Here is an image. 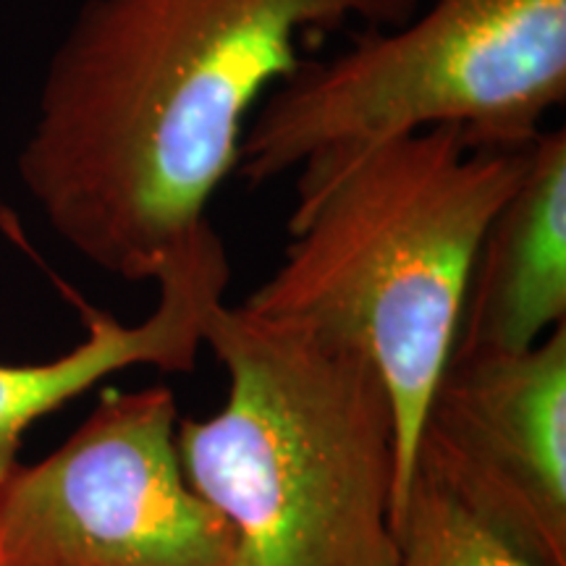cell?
Returning a JSON list of instances; mask_svg holds the SVG:
<instances>
[{
  "mask_svg": "<svg viewBox=\"0 0 566 566\" xmlns=\"http://www.w3.org/2000/svg\"><path fill=\"white\" fill-rule=\"evenodd\" d=\"M422 0H84L42 74L17 158L55 237L103 273L155 281L208 223L260 103L307 48L399 27Z\"/></svg>",
  "mask_w": 566,
  "mask_h": 566,
  "instance_id": "obj_1",
  "label": "cell"
},
{
  "mask_svg": "<svg viewBox=\"0 0 566 566\" xmlns=\"http://www.w3.org/2000/svg\"><path fill=\"white\" fill-rule=\"evenodd\" d=\"M530 147H478L457 126H436L304 163L292 242L242 302L370 354L399 420L401 506L478 247L525 176Z\"/></svg>",
  "mask_w": 566,
  "mask_h": 566,
  "instance_id": "obj_2",
  "label": "cell"
},
{
  "mask_svg": "<svg viewBox=\"0 0 566 566\" xmlns=\"http://www.w3.org/2000/svg\"><path fill=\"white\" fill-rule=\"evenodd\" d=\"M202 338L229 399L179 420L176 451L237 566H396L399 420L370 354L226 302Z\"/></svg>",
  "mask_w": 566,
  "mask_h": 566,
  "instance_id": "obj_3",
  "label": "cell"
},
{
  "mask_svg": "<svg viewBox=\"0 0 566 566\" xmlns=\"http://www.w3.org/2000/svg\"><path fill=\"white\" fill-rule=\"evenodd\" d=\"M564 101L566 0H430L405 24L354 30L331 59H304L254 111L233 176L260 187L436 126L522 150Z\"/></svg>",
  "mask_w": 566,
  "mask_h": 566,
  "instance_id": "obj_4",
  "label": "cell"
},
{
  "mask_svg": "<svg viewBox=\"0 0 566 566\" xmlns=\"http://www.w3.org/2000/svg\"><path fill=\"white\" fill-rule=\"evenodd\" d=\"M168 386L105 391L0 495V566H237L229 522L192 491Z\"/></svg>",
  "mask_w": 566,
  "mask_h": 566,
  "instance_id": "obj_5",
  "label": "cell"
},
{
  "mask_svg": "<svg viewBox=\"0 0 566 566\" xmlns=\"http://www.w3.org/2000/svg\"><path fill=\"white\" fill-rule=\"evenodd\" d=\"M415 472L525 562L566 566V323L527 352H451Z\"/></svg>",
  "mask_w": 566,
  "mask_h": 566,
  "instance_id": "obj_6",
  "label": "cell"
},
{
  "mask_svg": "<svg viewBox=\"0 0 566 566\" xmlns=\"http://www.w3.org/2000/svg\"><path fill=\"white\" fill-rule=\"evenodd\" d=\"M231 281L229 252L208 221L158 273V304L145 321L122 323L82 304L84 338L48 363H0V495L17 472L27 430L45 415L87 394L113 373L155 367L189 373L205 346V317L223 302Z\"/></svg>",
  "mask_w": 566,
  "mask_h": 566,
  "instance_id": "obj_7",
  "label": "cell"
},
{
  "mask_svg": "<svg viewBox=\"0 0 566 566\" xmlns=\"http://www.w3.org/2000/svg\"><path fill=\"white\" fill-rule=\"evenodd\" d=\"M566 323V129L530 147L527 171L478 247L454 349L516 354Z\"/></svg>",
  "mask_w": 566,
  "mask_h": 566,
  "instance_id": "obj_8",
  "label": "cell"
},
{
  "mask_svg": "<svg viewBox=\"0 0 566 566\" xmlns=\"http://www.w3.org/2000/svg\"><path fill=\"white\" fill-rule=\"evenodd\" d=\"M396 566H533L415 472L396 520Z\"/></svg>",
  "mask_w": 566,
  "mask_h": 566,
  "instance_id": "obj_9",
  "label": "cell"
}]
</instances>
